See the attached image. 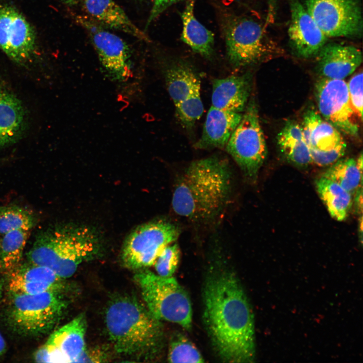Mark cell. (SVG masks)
<instances>
[{
    "instance_id": "39",
    "label": "cell",
    "mask_w": 363,
    "mask_h": 363,
    "mask_svg": "<svg viewBox=\"0 0 363 363\" xmlns=\"http://www.w3.org/2000/svg\"><path fill=\"white\" fill-rule=\"evenodd\" d=\"M65 4L69 6H74L78 3V0H61Z\"/></svg>"
},
{
    "instance_id": "33",
    "label": "cell",
    "mask_w": 363,
    "mask_h": 363,
    "mask_svg": "<svg viewBox=\"0 0 363 363\" xmlns=\"http://www.w3.org/2000/svg\"><path fill=\"white\" fill-rule=\"evenodd\" d=\"M108 359L106 352L102 348H92L85 349L76 362H105Z\"/></svg>"
},
{
    "instance_id": "4",
    "label": "cell",
    "mask_w": 363,
    "mask_h": 363,
    "mask_svg": "<svg viewBox=\"0 0 363 363\" xmlns=\"http://www.w3.org/2000/svg\"><path fill=\"white\" fill-rule=\"evenodd\" d=\"M104 323L109 339L119 354L145 356L157 351L161 343V321L131 296L113 299L105 310Z\"/></svg>"
},
{
    "instance_id": "20",
    "label": "cell",
    "mask_w": 363,
    "mask_h": 363,
    "mask_svg": "<svg viewBox=\"0 0 363 363\" xmlns=\"http://www.w3.org/2000/svg\"><path fill=\"white\" fill-rule=\"evenodd\" d=\"M251 89L249 73L214 79L212 84V106L241 113L246 108Z\"/></svg>"
},
{
    "instance_id": "8",
    "label": "cell",
    "mask_w": 363,
    "mask_h": 363,
    "mask_svg": "<svg viewBox=\"0 0 363 363\" xmlns=\"http://www.w3.org/2000/svg\"><path fill=\"white\" fill-rule=\"evenodd\" d=\"M162 73L178 120L187 130H192L204 110L198 72L189 62L176 59L166 64Z\"/></svg>"
},
{
    "instance_id": "32",
    "label": "cell",
    "mask_w": 363,
    "mask_h": 363,
    "mask_svg": "<svg viewBox=\"0 0 363 363\" xmlns=\"http://www.w3.org/2000/svg\"><path fill=\"white\" fill-rule=\"evenodd\" d=\"M362 72H357L347 83L350 104L360 122L362 120Z\"/></svg>"
},
{
    "instance_id": "17",
    "label": "cell",
    "mask_w": 363,
    "mask_h": 363,
    "mask_svg": "<svg viewBox=\"0 0 363 363\" xmlns=\"http://www.w3.org/2000/svg\"><path fill=\"white\" fill-rule=\"evenodd\" d=\"M291 21L288 34L296 54L308 58L317 55L327 36L298 0L289 1Z\"/></svg>"
},
{
    "instance_id": "14",
    "label": "cell",
    "mask_w": 363,
    "mask_h": 363,
    "mask_svg": "<svg viewBox=\"0 0 363 363\" xmlns=\"http://www.w3.org/2000/svg\"><path fill=\"white\" fill-rule=\"evenodd\" d=\"M301 127L312 161L316 165H331L344 155L346 144L340 132L317 110L305 112Z\"/></svg>"
},
{
    "instance_id": "1",
    "label": "cell",
    "mask_w": 363,
    "mask_h": 363,
    "mask_svg": "<svg viewBox=\"0 0 363 363\" xmlns=\"http://www.w3.org/2000/svg\"><path fill=\"white\" fill-rule=\"evenodd\" d=\"M203 298L204 322L218 356L228 362H254V313L234 272L223 268L209 274Z\"/></svg>"
},
{
    "instance_id": "34",
    "label": "cell",
    "mask_w": 363,
    "mask_h": 363,
    "mask_svg": "<svg viewBox=\"0 0 363 363\" xmlns=\"http://www.w3.org/2000/svg\"><path fill=\"white\" fill-rule=\"evenodd\" d=\"M180 1L181 0H154L152 9L147 21L146 28L167 8Z\"/></svg>"
},
{
    "instance_id": "13",
    "label": "cell",
    "mask_w": 363,
    "mask_h": 363,
    "mask_svg": "<svg viewBox=\"0 0 363 363\" xmlns=\"http://www.w3.org/2000/svg\"><path fill=\"white\" fill-rule=\"evenodd\" d=\"M318 112L340 132L358 135V122L350 102L347 84L344 80L321 77L315 84Z\"/></svg>"
},
{
    "instance_id": "19",
    "label": "cell",
    "mask_w": 363,
    "mask_h": 363,
    "mask_svg": "<svg viewBox=\"0 0 363 363\" xmlns=\"http://www.w3.org/2000/svg\"><path fill=\"white\" fill-rule=\"evenodd\" d=\"M317 70L322 78L344 80L362 63V53L356 47L337 43L325 44L319 52Z\"/></svg>"
},
{
    "instance_id": "36",
    "label": "cell",
    "mask_w": 363,
    "mask_h": 363,
    "mask_svg": "<svg viewBox=\"0 0 363 363\" xmlns=\"http://www.w3.org/2000/svg\"><path fill=\"white\" fill-rule=\"evenodd\" d=\"M7 350L6 342L5 339L0 333V357L6 352Z\"/></svg>"
},
{
    "instance_id": "3",
    "label": "cell",
    "mask_w": 363,
    "mask_h": 363,
    "mask_svg": "<svg viewBox=\"0 0 363 363\" xmlns=\"http://www.w3.org/2000/svg\"><path fill=\"white\" fill-rule=\"evenodd\" d=\"M101 248L100 237L92 227L64 224L38 235L27 259L30 263L49 268L66 279L72 277L82 263L96 257Z\"/></svg>"
},
{
    "instance_id": "6",
    "label": "cell",
    "mask_w": 363,
    "mask_h": 363,
    "mask_svg": "<svg viewBox=\"0 0 363 363\" xmlns=\"http://www.w3.org/2000/svg\"><path fill=\"white\" fill-rule=\"evenodd\" d=\"M10 294L8 323L22 335L37 336L48 333L60 321L68 305L62 292L34 295L10 292Z\"/></svg>"
},
{
    "instance_id": "21",
    "label": "cell",
    "mask_w": 363,
    "mask_h": 363,
    "mask_svg": "<svg viewBox=\"0 0 363 363\" xmlns=\"http://www.w3.org/2000/svg\"><path fill=\"white\" fill-rule=\"evenodd\" d=\"M242 115L241 113L211 106L207 114L202 135L194 145L195 147L200 149L225 147Z\"/></svg>"
},
{
    "instance_id": "25",
    "label": "cell",
    "mask_w": 363,
    "mask_h": 363,
    "mask_svg": "<svg viewBox=\"0 0 363 363\" xmlns=\"http://www.w3.org/2000/svg\"><path fill=\"white\" fill-rule=\"evenodd\" d=\"M277 140L280 151L290 163L304 167L312 162L301 126L296 122L287 121L278 134Z\"/></svg>"
},
{
    "instance_id": "29",
    "label": "cell",
    "mask_w": 363,
    "mask_h": 363,
    "mask_svg": "<svg viewBox=\"0 0 363 363\" xmlns=\"http://www.w3.org/2000/svg\"><path fill=\"white\" fill-rule=\"evenodd\" d=\"M36 218L32 212L16 206H0V235L17 229L30 230Z\"/></svg>"
},
{
    "instance_id": "12",
    "label": "cell",
    "mask_w": 363,
    "mask_h": 363,
    "mask_svg": "<svg viewBox=\"0 0 363 363\" xmlns=\"http://www.w3.org/2000/svg\"><path fill=\"white\" fill-rule=\"evenodd\" d=\"M306 9L327 37L358 36L362 32L358 0H306Z\"/></svg>"
},
{
    "instance_id": "11",
    "label": "cell",
    "mask_w": 363,
    "mask_h": 363,
    "mask_svg": "<svg viewBox=\"0 0 363 363\" xmlns=\"http://www.w3.org/2000/svg\"><path fill=\"white\" fill-rule=\"evenodd\" d=\"M75 16L78 23L88 33L99 59L110 79L124 84L132 78L131 53L124 40L89 16Z\"/></svg>"
},
{
    "instance_id": "16",
    "label": "cell",
    "mask_w": 363,
    "mask_h": 363,
    "mask_svg": "<svg viewBox=\"0 0 363 363\" xmlns=\"http://www.w3.org/2000/svg\"><path fill=\"white\" fill-rule=\"evenodd\" d=\"M35 45L34 30L25 18L15 8L0 5V48L21 63L32 56Z\"/></svg>"
},
{
    "instance_id": "27",
    "label": "cell",
    "mask_w": 363,
    "mask_h": 363,
    "mask_svg": "<svg viewBox=\"0 0 363 363\" xmlns=\"http://www.w3.org/2000/svg\"><path fill=\"white\" fill-rule=\"evenodd\" d=\"M30 231L17 229L0 238V274L11 272L20 264Z\"/></svg>"
},
{
    "instance_id": "31",
    "label": "cell",
    "mask_w": 363,
    "mask_h": 363,
    "mask_svg": "<svg viewBox=\"0 0 363 363\" xmlns=\"http://www.w3.org/2000/svg\"><path fill=\"white\" fill-rule=\"evenodd\" d=\"M180 258V251L176 243L166 246L157 257L154 264L156 274L160 276H173Z\"/></svg>"
},
{
    "instance_id": "28",
    "label": "cell",
    "mask_w": 363,
    "mask_h": 363,
    "mask_svg": "<svg viewBox=\"0 0 363 363\" xmlns=\"http://www.w3.org/2000/svg\"><path fill=\"white\" fill-rule=\"evenodd\" d=\"M362 173L355 160L345 158L331 165L323 176L335 182L353 196L362 187Z\"/></svg>"
},
{
    "instance_id": "5",
    "label": "cell",
    "mask_w": 363,
    "mask_h": 363,
    "mask_svg": "<svg viewBox=\"0 0 363 363\" xmlns=\"http://www.w3.org/2000/svg\"><path fill=\"white\" fill-rule=\"evenodd\" d=\"M134 278L146 307L156 319L191 329L193 313L189 295L173 276L164 277L142 270Z\"/></svg>"
},
{
    "instance_id": "30",
    "label": "cell",
    "mask_w": 363,
    "mask_h": 363,
    "mask_svg": "<svg viewBox=\"0 0 363 363\" xmlns=\"http://www.w3.org/2000/svg\"><path fill=\"white\" fill-rule=\"evenodd\" d=\"M170 362H203L204 360L196 346L185 335L174 334L171 339L167 354Z\"/></svg>"
},
{
    "instance_id": "22",
    "label": "cell",
    "mask_w": 363,
    "mask_h": 363,
    "mask_svg": "<svg viewBox=\"0 0 363 363\" xmlns=\"http://www.w3.org/2000/svg\"><path fill=\"white\" fill-rule=\"evenodd\" d=\"M83 6L89 17L98 23L122 31L141 40H149L145 33L131 21L113 0H84Z\"/></svg>"
},
{
    "instance_id": "37",
    "label": "cell",
    "mask_w": 363,
    "mask_h": 363,
    "mask_svg": "<svg viewBox=\"0 0 363 363\" xmlns=\"http://www.w3.org/2000/svg\"><path fill=\"white\" fill-rule=\"evenodd\" d=\"M357 165L359 168V169L361 171L362 170V153L360 154V155L358 156V158L356 160Z\"/></svg>"
},
{
    "instance_id": "15",
    "label": "cell",
    "mask_w": 363,
    "mask_h": 363,
    "mask_svg": "<svg viewBox=\"0 0 363 363\" xmlns=\"http://www.w3.org/2000/svg\"><path fill=\"white\" fill-rule=\"evenodd\" d=\"M87 328L85 315L81 314L54 331L34 352L37 362H76L86 348Z\"/></svg>"
},
{
    "instance_id": "10",
    "label": "cell",
    "mask_w": 363,
    "mask_h": 363,
    "mask_svg": "<svg viewBox=\"0 0 363 363\" xmlns=\"http://www.w3.org/2000/svg\"><path fill=\"white\" fill-rule=\"evenodd\" d=\"M223 32L227 58L234 69L262 60L269 52L262 25L250 18L230 17L225 21Z\"/></svg>"
},
{
    "instance_id": "2",
    "label": "cell",
    "mask_w": 363,
    "mask_h": 363,
    "mask_svg": "<svg viewBox=\"0 0 363 363\" xmlns=\"http://www.w3.org/2000/svg\"><path fill=\"white\" fill-rule=\"evenodd\" d=\"M232 173L228 161L220 156L192 162L175 182L171 201L173 211L194 223L213 222L230 201Z\"/></svg>"
},
{
    "instance_id": "18",
    "label": "cell",
    "mask_w": 363,
    "mask_h": 363,
    "mask_svg": "<svg viewBox=\"0 0 363 363\" xmlns=\"http://www.w3.org/2000/svg\"><path fill=\"white\" fill-rule=\"evenodd\" d=\"M9 292L29 295L48 291L62 292L65 280L48 267L29 262L19 264L9 273Z\"/></svg>"
},
{
    "instance_id": "9",
    "label": "cell",
    "mask_w": 363,
    "mask_h": 363,
    "mask_svg": "<svg viewBox=\"0 0 363 363\" xmlns=\"http://www.w3.org/2000/svg\"><path fill=\"white\" fill-rule=\"evenodd\" d=\"M180 233V227L166 219L154 220L138 226L123 245L121 258L124 265L133 270L153 265L162 250L175 242Z\"/></svg>"
},
{
    "instance_id": "26",
    "label": "cell",
    "mask_w": 363,
    "mask_h": 363,
    "mask_svg": "<svg viewBox=\"0 0 363 363\" xmlns=\"http://www.w3.org/2000/svg\"><path fill=\"white\" fill-rule=\"evenodd\" d=\"M316 186L332 217L339 221L344 220L352 205V195L335 182L323 176L316 181Z\"/></svg>"
},
{
    "instance_id": "35",
    "label": "cell",
    "mask_w": 363,
    "mask_h": 363,
    "mask_svg": "<svg viewBox=\"0 0 363 363\" xmlns=\"http://www.w3.org/2000/svg\"><path fill=\"white\" fill-rule=\"evenodd\" d=\"M276 0H267L269 6V13L268 16V20H272L275 13V5Z\"/></svg>"
},
{
    "instance_id": "38",
    "label": "cell",
    "mask_w": 363,
    "mask_h": 363,
    "mask_svg": "<svg viewBox=\"0 0 363 363\" xmlns=\"http://www.w3.org/2000/svg\"><path fill=\"white\" fill-rule=\"evenodd\" d=\"M4 281L2 278L0 277V303L2 299L4 290Z\"/></svg>"
},
{
    "instance_id": "24",
    "label": "cell",
    "mask_w": 363,
    "mask_h": 363,
    "mask_svg": "<svg viewBox=\"0 0 363 363\" xmlns=\"http://www.w3.org/2000/svg\"><path fill=\"white\" fill-rule=\"evenodd\" d=\"M195 2L188 0L182 13L181 39L194 52L208 58L213 54L214 34L196 18L194 12Z\"/></svg>"
},
{
    "instance_id": "23",
    "label": "cell",
    "mask_w": 363,
    "mask_h": 363,
    "mask_svg": "<svg viewBox=\"0 0 363 363\" xmlns=\"http://www.w3.org/2000/svg\"><path fill=\"white\" fill-rule=\"evenodd\" d=\"M24 115L18 98L0 86V147L12 144L20 137Z\"/></svg>"
},
{
    "instance_id": "7",
    "label": "cell",
    "mask_w": 363,
    "mask_h": 363,
    "mask_svg": "<svg viewBox=\"0 0 363 363\" xmlns=\"http://www.w3.org/2000/svg\"><path fill=\"white\" fill-rule=\"evenodd\" d=\"M245 110L225 147L245 177L254 183L266 158L267 148L255 101L250 102Z\"/></svg>"
}]
</instances>
